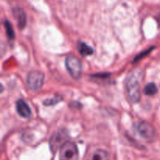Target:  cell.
Returning <instances> with one entry per match:
<instances>
[{
	"label": "cell",
	"mask_w": 160,
	"mask_h": 160,
	"mask_svg": "<svg viewBox=\"0 0 160 160\" xmlns=\"http://www.w3.org/2000/svg\"><path fill=\"white\" fill-rule=\"evenodd\" d=\"M78 50L80 54L83 56H87L92 55L94 52V50L92 47L88 45L84 42H80L78 44Z\"/></svg>",
	"instance_id": "obj_9"
},
{
	"label": "cell",
	"mask_w": 160,
	"mask_h": 160,
	"mask_svg": "<svg viewBox=\"0 0 160 160\" xmlns=\"http://www.w3.org/2000/svg\"><path fill=\"white\" fill-rule=\"evenodd\" d=\"M158 92V88L154 83H149L144 88V93L146 95H154Z\"/></svg>",
	"instance_id": "obj_11"
},
{
	"label": "cell",
	"mask_w": 160,
	"mask_h": 160,
	"mask_svg": "<svg viewBox=\"0 0 160 160\" xmlns=\"http://www.w3.org/2000/svg\"><path fill=\"white\" fill-rule=\"evenodd\" d=\"M45 80V75L39 70H32L27 78V83L30 89L33 91L39 90L42 87Z\"/></svg>",
	"instance_id": "obj_6"
},
{
	"label": "cell",
	"mask_w": 160,
	"mask_h": 160,
	"mask_svg": "<svg viewBox=\"0 0 160 160\" xmlns=\"http://www.w3.org/2000/svg\"><path fill=\"white\" fill-rule=\"evenodd\" d=\"M88 160H109V155L105 150L98 149L92 153Z\"/></svg>",
	"instance_id": "obj_10"
},
{
	"label": "cell",
	"mask_w": 160,
	"mask_h": 160,
	"mask_svg": "<svg viewBox=\"0 0 160 160\" xmlns=\"http://www.w3.org/2000/svg\"><path fill=\"white\" fill-rule=\"evenodd\" d=\"M79 151L73 142H67L59 151V160H78Z\"/></svg>",
	"instance_id": "obj_3"
},
{
	"label": "cell",
	"mask_w": 160,
	"mask_h": 160,
	"mask_svg": "<svg viewBox=\"0 0 160 160\" xmlns=\"http://www.w3.org/2000/svg\"><path fill=\"white\" fill-rule=\"evenodd\" d=\"M157 20H158V23H159V24H160V15L157 17Z\"/></svg>",
	"instance_id": "obj_14"
},
{
	"label": "cell",
	"mask_w": 160,
	"mask_h": 160,
	"mask_svg": "<svg viewBox=\"0 0 160 160\" xmlns=\"http://www.w3.org/2000/svg\"><path fill=\"white\" fill-rule=\"evenodd\" d=\"M12 12H13L14 17H15L16 20H17L18 27L20 28V29L22 30L26 26V13H25V12L21 8H14L13 10H12Z\"/></svg>",
	"instance_id": "obj_8"
},
{
	"label": "cell",
	"mask_w": 160,
	"mask_h": 160,
	"mask_svg": "<svg viewBox=\"0 0 160 160\" xmlns=\"http://www.w3.org/2000/svg\"><path fill=\"white\" fill-rule=\"evenodd\" d=\"M5 28H6V32L7 34L8 38L9 39H13L14 38V31L13 29H12V27L11 25V23H9V20H5L4 22Z\"/></svg>",
	"instance_id": "obj_12"
},
{
	"label": "cell",
	"mask_w": 160,
	"mask_h": 160,
	"mask_svg": "<svg viewBox=\"0 0 160 160\" xmlns=\"http://www.w3.org/2000/svg\"><path fill=\"white\" fill-rule=\"evenodd\" d=\"M61 100H62V98H61V97L56 96L55 97V98H51V99H47L46 101H45L44 104H45V106H53V105L56 104V103H58L59 102H60Z\"/></svg>",
	"instance_id": "obj_13"
},
{
	"label": "cell",
	"mask_w": 160,
	"mask_h": 160,
	"mask_svg": "<svg viewBox=\"0 0 160 160\" xmlns=\"http://www.w3.org/2000/svg\"><path fill=\"white\" fill-rule=\"evenodd\" d=\"M17 111L19 115L23 118H29L31 115V110L28 103L23 99H19L17 102Z\"/></svg>",
	"instance_id": "obj_7"
},
{
	"label": "cell",
	"mask_w": 160,
	"mask_h": 160,
	"mask_svg": "<svg viewBox=\"0 0 160 160\" xmlns=\"http://www.w3.org/2000/svg\"><path fill=\"white\" fill-rule=\"evenodd\" d=\"M126 88L130 100L133 103L139 102L141 98L140 84L138 78L134 74H131L127 79Z\"/></svg>",
	"instance_id": "obj_1"
},
{
	"label": "cell",
	"mask_w": 160,
	"mask_h": 160,
	"mask_svg": "<svg viewBox=\"0 0 160 160\" xmlns=\"http://www.w3.org/2000/svg\"><path fill=\"white\" fill-rule=\"evenodd\" d=\"M135 129L138 134L145 140L151 142L156 138V131L154 127L147 121H140L136 123Z\"/></svg>",
	"instance_id": "obj_2"
},
{
	"label": "cell",
	"mask_w": 160,
	"mask_h": 160,
	"mask_svg": "<svg viewBox=\"0 0 160 160\" xmlns=\"http://www.w3.org/2000/svg\"><path fill=\"white\" fill-rule=\"evenodd\" d=\"M69 135L68 133L66 130L61 129L56 131L49 141L50 148L53 152L57 151L58 149H60L62 147V145H65L67 142H68Z\"/></svg>",
	"instance_id": "obj_5"
},
{
	"label": "cell",
	"mask_w": 160,
	"mask_h": 160,
	"mask_svg": "<svg viewBox=\"0 0 160 160\" xmlns=\"http://www.w3.org/2000/svg\"><path fill=\"white\" fill-rule=\"evenodd\" d=\"M66 67L73 79L79 80L81 78L82 66L78 58L73 56H69L66 59Z\"/></svg>",
	"instance_id": "obj_4"
}]
</instances>
